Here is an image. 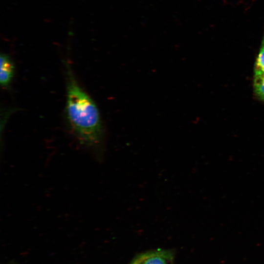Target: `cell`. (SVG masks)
<instances>
[{
    "instance_id": "1",
    "label": "cell",
    "mask_w": 264,
    "mask_h": 264,
    "mask_svg": "<svg viewBox=\"0 0 264 264\" xmlns=\"http://www.w3.org/2000/svg\"><path fill=\"white\" fill-rule=\"evenodd\" d=\"M67 67L66 111L70 125L79 139L93 145L100 139L102 125L98 109L81 88L70 66Z\"/></svg>"
},
{
    "instance_id": "2",
    "label": "cell",
    "mask_w": 264,
    "mask_h": 264,
    "mask_svg": "<svg viewBox=\"0 0 264 264\" xmlns=\"http://www.w3.org/2000/svg\"><path fill=\"white\" fill-rule=\"evenodd\" d=\"M0 82L2 86H7L11 82L14 74L13 64L9 57L1 54L0 58Z\"/></svg>"
},
{
    "instance_id": "3",
    "label": "cell",
    "mask_w": 264,
    "mask_h": 264,
    "mask_svg": "<svg viewBox=\"0 0 264 264\" xmlns=\"http://www.w3.org/2000/svg\"><path fill=\"white\" fill-rule=\"evenodd\" d=\"M254 87L257 96L264 100V74H255Z\"/></svg>"
},
{
    "instance_id": "4",
    "label": "cell",
    "mask_w": 264,
    "mask_h": 264,
    "mask_svg": "<svg viewBox=\"0 0 264 264\" xmlns=\"http://www.w3.org/2000/svg\"><path fill=\"white\" fill-rule=\"evenodd\" d=\"M264 74V36L255 65V74Z\"/></svg>"
},
{
    "instance_id": "5",
    "label": "cell",
    "mask_w": 264,
    "mask_h": 264,
    "mask_svg": "<svg viewBox=\"0 0 264 264\" xmlns=\"http://www.w3.org/2000/svg\"><path fill=\"white\" fill-rule=\"evenodd\" d=\"M142 264H167L166 260L159 256H152L144 261Z\"/></svg>"
},
{
    "instance_id": "6",
    "label": "cell",
    "mask_w": 264,
    "mask_h": 264,
    "mask_svg": "<svg viewBox=\"0 0 264 264\" xmlns=\"http://www.w3.org/2000/svg\"><path fill=\"white\" fill-rule=\"evenodd\" d=\"M132 264H142L141 263V262H134V263H133Z\"/></svg>"
}]
</instances>
